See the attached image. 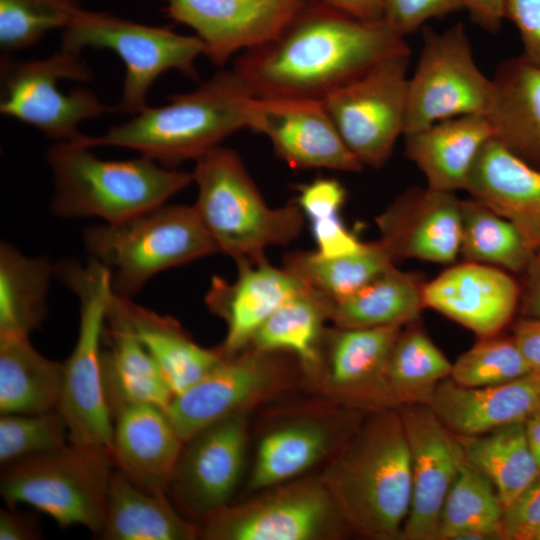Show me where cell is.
Here are the masks:
<instances>
[{
  "mask_svg": "<svg viewBox=\"0 0 540 540\" xmlns=\"http://www.w3.org/2000/svg\"><path fill=\"white\" fill-rule=\"evenodd\" d=\"M407 48L383 21H361L307 0L274 39L242 52L232 68L255 97L323 100Z\"/></svg>",
  "mask_w": 540,
  "mask_h": 540,
  "instance_id": "6da1fadb",
  "label": "cell"
},
{
  "mask_svg": "<svg viewBox=\"0 0 540 540\" xmlns=\"http://www.w3.org/2000/svg\"><path fill=\"white\" fill-rule=\"evenodd\" d=\"M319 479L350 531L371 540H398L412 494L408 443L398 408L366 413L327 461Z\"/></svg>",
  "mask_w": 540,
  "mask_h": 540,
  "instance_id": "7a4b0ae2",
  "label": "cell"
},
{
  "mask_svg": "<svg viewBox=\"0 0 540 540\" xmlns=\"http://www.w3.org/2000/svg\"><path fill=\"white\" fill-rule=\"evenodd\" d=\"M254 94L233 69L217 72L194 90L173 94L168 103L143 111L98 137L73 141L85 147L116 146L136 151L160 165L174 168L220 146L249 128Z\"/></svg>",
  "mask_w": 540,
  "mask_h": 540,
  "instance_id": "3957f363",
  "label": "cell"
},
{
  "mask_svg": "<svg viewBox=\"0 0 540 540\" xmlns=\"http://www.w3.org/2000/svg\"><path fill=\"white\" fill-rule=\"evenodd\" d=\"M89 147L56 142L46 152L54 192L51 213L60 218L96 217L115 224L166 204L192 181V173L139 156L104 160Z\"/></svg>",
  "mask_w": 540,
  "mask_h": 540,
  "instance_id": "277c9868",
  "label": "cell"
},
{
  "mask_svg": "<svg viewBox=\"0 0 540 540\" xmlns=\"http://www.w3.org/2000/svg\"><path fill=\"white\" fill-rule=\"evenodd\" d=\"M198 195L193 205L219 252L235 263L266 260L270 246H285L300 235L304 214L297 204L271 208L238 153L217 146L195 161Z\"/></svg>",
  "mask_w": 540,
  "mask_h": 540,
  "instance_id": "5b68a950",
  "label": "cell"
},
{
  "mask_svg": "<svg viewBox=\"0 0 540 540\" xmlns=\"http://www.w3.org/2000/svg\"><path fill=\"white\" fill-rule=\"evenodd\" d=\"M55 276L78 297L80 304L78 337L63 363L57 409L67 423L69 443L94 448L111 457L113 420L101 370L103 328L113 296L111 271L89 257L85 263H57Z\"/></svg>",
  "mask_w": 540,
  "mask_h": 540,
  "instance_id": "8992f818",
  "label": "cell"
},
{
  "mask_svg": "<svg viewBox=\"0 0 540 540\" xmlns=\"http://www.w3.org/2000/svg\"><path fill=\"white\" fill-rule=\"evenodd\" d=\"M89 257L111 271L113 293L130 298L156 274L219 252L193 205L163 204L131 219L83 229Z\"/></svg>",
  "mask_w": 540,
  "mask_h": 540,
  "instance_id": "52a82bcc",
  "label": "cell"
},
{
  "mask_svg": "<svg viewBox=\"0 0 540 540\" xmlns=\"http://www.w3.org/2000/svg\"><path fill=\"white\" fill-rule=\"evenodd\" d=\"M114 465L109 454L68 443L3 465L0 493L9 508L27 504L60 526L101 535Z\"/></svg>",
  "mask_w": 540,
  "mask_h": 540,
  "instance_id": "ba28073f",
  "label": "cell"
},
{
  "mask_svg": "<svg viewBox=\"0 0 540 540\" xmlns=\"http://www.w3.org/2000/svg\"><path fill=\"white\" fill-rule=\"evenodd\" d=\"M61 47L79 53L86 47L116 53L125 66L116 110L132 114L148 107L147 93L164 72L177 70L196 78L194 63L204 53L203 42L196 35H181L169 27L144 25L108 12L83 9L63 29Z\"/></svg>",
  "mask_w": 540,
  "mask_h": 540,
  "instance_id": "9c48e42d",
  "label": "cell"
},
{
  "mask_svg": "<svg viewBox=\"0 0 540 540\" xmlns=\"http://www.w3.org/2000/svg\"><path fill=\"white\" fill-rule=\"evenodd\" d=\"M0 111L34 126L56 142L75 141L83 134L79 124L111 109L89 89L78 88L64 93L60 80L88 81L90 67L81 53L60 47L43 59H1Z\"/></svg>",
  "mask_w": 540,
  "mask_h": 540,
  "instance_id": "30bf717a",
  "label": "cell"
},
{
  "mask_svg": "<svg viewBox=\"0 0 540 540\" xmlns=\"http://www.w3.org/2000/svg\"><path fill=\"white\" fill-rule=\"evenodd\" d=\"M422 35L419 61L408 80L403 135L458 116H486L493 82L477 66L465 26L457 23L441 33L423 26Z\"/></svg>",
  "mask_w": 540,
  "mask_h": 540,
  "instance_id": "8fae6325",
  "label": "cell"
},
{
  "mask_svg": "<svg viewBox=\"0 0 540 540\" xmlns=\"http://www.w3.org/2000/svg\"><path fill=\"white\" fill-rule=\"evenodd\" d=\"M409 58V48L392 54L323 99L344 143L363 166H383L403 134Z\"/></svg>",
  "mask_w": 540,
  "mask_h": 540,
  "instance_id": "7c38bea8",
  "label": "cell"
},
{
  "mask_svg": "<svg viewBox=\"0 0 540 540\" xmlns=\"http://www.w3.org/2000/svg\"><path fill=\"white\" fill-rule=\"evenodd\" d=\"M237 506L204 518L206 540H320L350 531L319 477L283 483Z\"/></svg>",
  "mask_w": 540,
  "mask_h": 540,
  "instance_id": "4fadbf2b",
  "label": "cell"
},
{
  "mask_svg": "<svg viewBox=\"0 0 540 540\" xmlns=\"http://www.w3.org/2000/svg\"><path fill=\"white\" fill-rule=\"evenodd\" d=\"M276 354L248 347L223 357L198 382L174 395L166 413L181 440L224 417L248 412L277 392L284 375Z\"/></svg>",
  "mask_w": 540,
  "mask_h": 540,
  "instance_id": "5bb4252c",
  "label": "cell"
},
{
  "mask_svg": "<svg viewBox=\"0 0 540 540\" xmlns=\"http://www.w3.org/2000/svg\"><path fill=\"white\" fill-rule=\"evenodd\" d=\"M402 327L327 329L322 364L313 381L338 406L364 413L397 408L387 368Z\"/></svg>",
  "mask_w": 540,
  "mask_h": 540,
  "instance_id": "9a60e30c",
  "label": "cell"
},
{
  "mask_svg": "<svg viewBox=\"0 0 540 540\" xmlns=\"http://www.w3.org/2000/svg\"><path fill=\"white\" fill-rule=\"evenodd\" d=\"M246 416L224 417L184 442L167 489L190 514L205 518L228 505L244 470Z\"/></svg>",
  "mask_w": 540,
  "mask_h": 540,
  "instance_id": "2e32d148",
  "label": "cell"
},
{
  "mask_svg": "<svg viewBox=\"0 0 540 540\" xmlns=\"http://www.w3.org/2000/svg\"><path fill=\"white\" fill-rule=\"evenodd\" d=\"M410 454L412 494L404 540H437L441 510L464 462L460 443L427 405L397 407Z\"/></svg>",
  "mask_w": 540,
  "mask_h": 540,
  "instance_id": "e0dca14e",
  "label": "cell"
},
{
  "mask_svg": "<svg viewBox=\"0 0 540 540\" xmlns=\"http://www.w3.org/2000/svg\"><path fill=\"white\" fill-rule=\"evenodd\" d=\"M265 135L294 169L358 172L364 167L344 143L323 100L255 97L249 128Z\"/></svg>",
  "mask_w": 540,
  "mask_h": 540,
  "instance_id": "ac0fdd59",
  "label": "cell"
},
{
  "mask_svg": "<svg viewBox=\"0 0 540 540\" xmlns=\"http://www.w3.org/2000/svg\"><path fill=\"white\" fill-rule=\"evenodd\" d=\"M164 11L196 33L204 55L223 66L237 52L274 39L307 0H162Z\"/></svg>",
  "mask_w": 540,
  "mask_h": 540,
  "instance_id": "d6986e66",
  "label": "cell"
},
{
  "mask_svg": "<svg viewBox=\"0 0 540 540\" xmlns=\"http://www.w3.org/2000/svg\"><path fill=\"white\" fill-rule=\"evenodd\" d=\"M376 225L394 262L448 264L460 254L461 200L455 192L410 188L376 217Z\"/></svg>",
  "mask_w": 540,
  "mask_h": 540,
  "instance_id": "ffe728a7",
  "label": "cell"
},
{
  "mask_svg": "<svg viewBox=\"0 0 540 540\" xmlns=\"http://www.w3.org/2000/svg\"><path fill=\"white\" fill-rule=\"evenodd\" d=\"M365 414L339 406L268 431L259 441L248 490H267L328 461L358 429Z\"/></svg>",
  "mask_w": 540,
  "mask_h": 540,
  "instance_id": "44dd1931",
  "label": "cell"
},
{
  "mask_svg": "<svg viewBox=\"0 0 540 540\" xmlns=\"http://www.w3.org/2000/svg\"><path fill=\"white\" fill-rule=\"evenodd\" d=\"M234 281L213 276L205 296L208 309L227 327L218 351L234 356L249 347L264 322L284 303L309 286L286 268L267 262H238Z\"/></svg>",
  "mask_w": 540,
  "mask_h": 540,
  "instance_id": "7402d4cb",
  "label": "cell"
},
{
  "mask_svg": "<svg viewBox=\"0 0 540 540\" xmlns=\"http://www.w3.org/2000/svg\"><path fill=\"white\" fill-rule=\"evenodd\" d=\"M423 299L425 308L486 338L498 335L509 323L520 288L503 269L465 261L425 283Z\"/></svg>",
  "mask_w": 540,
  "mask_h": 540,
  "instance_id": "603a6c76",
  "label": "cell"
},
{
  "mask_svg": "<svg viewBox=\"0 0 540 540\" xmlns=\"http://www.w3.org/2000/svg\"><path fill=\"white\" fill-rule=\"evenodd\" d=\"M430 407L459 436H477L525 422L540 407V373L481 387L462 386L447 377L438 384Z\"/></svg>",
  "mask_w": 540,
  "mask_h": 540,
  "instance_id": "cb8c5ba5",
  "label": "cell"
},
{
  "mask_svg": "<svg viewBox=\"0 0 540 540\" xmlns=\"http://www.w3.org/2000/svg\"><path fill=\"white\" fill-rule=\"evenodd\" d=\"M465 190L513 223L534 251L540 248V167L493 137L481 149Z\"/></svg>",
  "mask_w": 540,
  "mask_h": 540,
  "instance_id": "d4e9b609",
  "label": "cell"
},
{
  "mask_svg": "<svg viewBox=\"0 0 540 540\" xmlns=\"http://www.w3.org/2000/svg\"><path fill=\"white\" fill-rule=\"evenodd\" d=\"M183 444L166 411L160 407L132 405L113 418V463L145 490H167Z\"/></svg>",
  "mask_w": 540,
  "mask_h": 540,
  "instance_id": "484cf974",
  "label": "cell"
},
{
  "mask_svg": "<svg viewBox=\"0 0 540 540\" xmlns=\"http://www.w3.org/2000/svg\"><path fill=\"white\" fill-rule=\"evenodd\" d=\"M101 370L112 420L132 405L150 404L166 411L174 396L157 363L130 330L114 293L103 328Z\"/></svg>",
  "mask_w": 540,
  "mask_h": 540,
  "instance_id": "4316f807",
  "label": "cell"
},
{
  "mask_svg": "<svg viewBox=\"0 0 540 540\" xmlns=\"http://www.w3.org/2000/svg\"><path fill=\"white\" fill-rule=\"evenodd\" d=\"M405 136V154L424 174L427 187L465 190L483 146L494 137L485 115L471 114L436 122Z\"/></svg>",
  "mask_w": 540,
  "mask_h": 540,
  "instance_id": "83f0119b",
  "label": "cell"
},
{
  "mask_svg": "<svg viewBox=\"0 0 540 540\" xmlns=\"http://www.w3.org/2000/svg\"><path fill=\"white\" fill-rule=\"evenodd\" d=\"M492 82L486 117L494 137L527 163L540 167V66L522 55L505 60Z\"/></svg>",
  "mask_w": 540,
  "mask_h": 540,
  "instance_id": "f1b7e54d",
  "label": "cell"
},
{
  "mask_svg": "<svg viewBox=\"0 0 540 540\" xmlns=\"http://www.w3.org/2000/svg\"><path fill=\"white\" fill-rule=\"evenodd\" d=\"M133 334L160 368L173 395L194 385L223 358L217 348L198 345L174 318L115 295Z\"/></svg>",
  "mask_w": 540,
  "mask_h": 540,
  "instance_id": "f546056e",
  "label": "cell"
},
{
  "mask_svg": "<svg viewBox=\"0 0 540 540\" xmlns=\"http://www.w3.org/2000/svg\"><path fill=\"white\" fill-rule=\"evenodd\" d=\"M101 538L106 540H193L200 526L174 510L165 492L140 488L114 471Z\"/></svg>",
  "mask_w": 540,
  "mask_h": 540,
  "instance_id": "4dcf8cb0",
  "label": "cell"
},
{
  "mask_svg": "<svg viewBox=\"0 0 540 540\" xmlns=\"http://www.w3.org/2000/svg\"><path fill=\"white\" fill-rule=\"evenodd\" d=\"M332 300L308 287L277 309L258 329L249 347L265 353H290L307 377L319 373Z\"/></svg>",
  "mask_w": 540,
  "mask_h": 540,
  "instance_id": "1f68e13d",
  "label": "cell"
},
{
  "mask_svg": "<svg viewBox=\"0 0 540 540\" xmlns=\"http://www.w3.org/2000/svg\"><path fill=\"white\" fill-rule=\"evenodd\" d=\"M63 363L42 356L29 336H0V412L38 414L57 408Z\"/></svg>",
  "mask_w": 540,
  "mask_h": 540,
  "instance_id": "d6a6232c",
  "label": "cell"
},
{
  "mask_svg": "<svg viewBox=\"0 0 540 540\" xmlns=\"http://www.w3.org/2000/svg\"><path fill=\"white\" fill-rule=\"evenodd\" d=\"M424 284L394 265L352 296L333 302L330 321L340 328L405 326L418 320L425 308Z\"/></svg>",
  "mask_w": 540,
  "mask_h": 540,
  "instance_id": "836d02e7",
  "label": "cell"
},
{
  "mask_svg": "<svg viewBox=\"0 0 540 540\" xmlns=\"http://www.w3.org/2000/svg\"><path fill=\"white\" fill-rule=\"evenodd\" d=\"M55 267L47 256L28 257L1 242L0 336H29L41 325Z\"/></svg>",
  "mask_w": 540,
  "mask_h": 540,
  "instance_id": "e575fe53",
  "label": "cell"
},
{
  "mask_svg": "<svg viewBox=\"0 0 540 540\" xmlns=\"http://www.w3.org/2000/svg\"><path fill=\"white\" fill-rule=\"evenodd\" d=\"M456 437L464 461L490 480L504 509L540 474L528 445L525 422L509 424L477 436Z\"/></svg>",
  "mask_w": 540,
  "mask_h": 540,
  "instance_id": "d590c367",
  "label": "cell"
},
{
  "mask_svg": "<svg viewBox=\"0 0 540 540\" xmlns=\"http://www.w3.org/2000/svg\"><path fill=\"white\" fill-rule=\"evenodd\" d=\"M394 265L389 252L377 240L365 243L356 253L338 257H325L316 250L293 251L285 256L283 267L336 303L352 296Z\"/></svg>",
  "mask_w": 540,
  "mask_h": 540,
  "instance_id": "8d00e7d4",
  "label": "cell"
},
{
  "mask_svg": "<svg viewBox=\"0 0 540 540\" xmlns=\"http://www.w3.org/2000/svg\"><path fill=\"white\" fill-rule=\"evenodd\" d=\"M452 365L418 320L403 326L387 368L389 387L397 407L430 406L438 384L450 376Z\"/></svg>",
  "mask_w": 540,
  "mask_h": 540,
  "instance_id": "74e56055",
  "label": "cell"
},
{
  "mask_svg": "<svg viewBox=\"0 0 540 540\" xmlns=\"http://www.w3.org/2000/svg\"><path fill=\"white\" fill-rule=\"evenodd\" d=\"M534 252L509 220L477 199L461 200L460 254L465 261L517 273L526 270Z\"/></svg>",
  "mask_w": 540,
  "mask_h": 540,
  "instance_id": "f35d334b",
  "label": "cell"
},
{
  "mask_svg": "<svg viewBox=\"0 0 540 540\" xmlns=\"http://www.w3.org/2000/svg\"><path fill=\"white\" fill-rule=\"evenodd\" d=\"M503 512L490 480L464 461L444 501L437 540H456L473 530L495 532L505 539Z\"/></svg>",
  "mask_w": 540,
  "mask_h": 540,
  "instance_id": "ab89813d",
  "label": "cell"
},
{
  "mask_svg": "<svg viewBox=\"0 0 540 540\" xmlns=\"http://www.w3.org/2000/svg\"><path fill=\"white\" fill-rule=\"evenodd\" d=\"M80 0H0V47L4 55L28 48L54 29H65Z\"/></svg>",
  "mask_w": 540,
  "mask_h": 540,
  "instance_id": "60d3db41",
  "label": "cell"
},
{
  "mask_svg": "<svg viewBox=\"0 0 540 540\" xmlns=\"http://www.w3.org/2000/svg\"><path fill=\"white\" fill-rule=\"evenodd\" d=\"M498 335L480 338L452 365L449 377L462 386L481 387L510 382L532 372L513 337Z\"/></svg>",
  "mask_w": 540,
  "mask_h": 540,
  "instance_id": "b9f144b4",
  "label": "cell"
},
{
  "mask_svg": "<svg viewBox=\"0 0 540 540\" xmlns=\"http://www.w3.org/2000/svg\"><path fill=\"white\" fill-rule=\"evenodd\" d=\"M67 423L57 408L38 414H1L0 462L54 451L67 445Z\"/></svg>",
  "mask_w": 540,
  "mask_h": 540,
  "instance_id": "7bdbcfd3",
  "label": "cell"
},
{
  "mask_svg": "<svg viewBox=\"0 0 540 540\" xmlns=\"http://www.w3.org/2000/svg\"><path fill=\"white\" fill-rule=\"evenodd\" d=\"M464 9L462 0H383V22L404 38L432 18Z\"/></svg>",
  "mask_w": 540,
  "mask_h": 540,
  "instance_id": "ee69618b",
  "label": "cell"
},
{
  "mask_svg": "<svg viewBox=\"0 0 540 540\" xmlns=\"http://www.w3.org/2000/svg\"><path fill=\"white\" fill-rule=\"evenodd\" d=\"M507 540H530L540 527V474L503 512Z\"/></svg>",
  "mask_w": 540,
  "mask_h": 540,
  "instance_id": "f6af8a7d",
  "label": "cell"
},
{
  "mask_svg": "<svg viewBox=\"0 0 540 540\" xmlns=\"http://www.w3.org/2000/svg\"><path fill=\"white\" fill-rule=\"evenodd\" d=\"M346 199L344 186L334 178H318L301 185L295 204L309 221L339 214Z\"/></svg>",
  "mask_w": 540,
  "mask_h": 540,
  "instance_id": "bcb514c9",
  "label": "cell"
},
{
  "mask_svg": "<svg viewBox=\"0 0 540 540\" xmlns=\"http://www.w3.org/2000/svg\"><path fill=\"white\" fill-rule=\"evenodd\" d=\"M311 230L317 245L316 251L325 257H338L360 251L361 242L342 222L339 214L311 220Z\"/></svg>",
  "mask_w": 540,
  "mask_h": 540,
  "instance_id": "7dc6e473",
  "label": "cell"
},
{
  "mask_svg": "<svg viewBox=\"0 0 540 540\" xmlns=\"http://www.w3.org/2000/svg\"><path fill=\"white\" fill-rule=\"evenodd\" d=\"M505 19L520 33L522 56L540 66V0H505Z\"/></svg>",
  "mask_w": 540,
  "mask_h": 540,
  "instance_id": "c3c4849f",
  "label": "cell"
},
{
  "mask_svg": "<svg viewBox=\"0 0 540 540\" xmlns=\"http://www.w3.org/2000/svg\"><path fill=\"white\" fill-rule=\"evenodd\" d=\"M513 339L532 372L540 373V317L518 322Z\"/></svg>",
  "mask_w": 540,
  "mask_h": 540,
  "instance_id": "681fc988",
  "label": "cell"
},
{
  "mask_svg": "<svg viewBox=\"0 0 540 540\" xmlns=\"http://www.w3.org/2000/svg\"><path fill=\"white\" fill-rule=\"evenodd\" d=\"M41 538L40 529L36 520L28 515L9 510L0 512V539L1 540H33Z\"/></svg>",
  "mask_w": 540,
  "mask_h": 540,
  "instance_id": "f907efd6",
  "label": "cell"
},
{
  "mask_svg": "<svg viewBox=\"0 0 540 540\" xmlns=\"http://www.w3.org/2000/svg\"><path fill=\"white\" fill-rule=\"evenodd\" d=\"M470 19L486 31L495 33L505 19V0H462Z\"/></svg>",
  "mask_w": 540,
  "mask_h": 540,
  "instance_id": "816d5d0a",
  "label": "cell"
},
{
  "mask_svg": "<svg viewBox=\"0 0 540 540\" xmlns=\"http://www.w3.org/2000/svg\"><path fill=\"white\" fill-rule=\"evenodd\" d=\"M355 19L365 22L383 21V0H318Z\"/></svg>",
  "mask_w": 540,
  "mask_h": 540,
  "instance_id": "f5cc1de1",
  "label": "cell"
},
{
  "mask_svg": "<svg viewBox=\"0 0 540 540\" xmlns=\"http://www.w3.org/2000/svg\"><path fill=\"white\" fill-rule=\"evenodd\" d=\"M520 296L524 312L540 317V248L535 250L525 270L524 286Z\"/></svg>",
  "mask_w": 540,
  "mask_h": 540,
  "instance_id": "db71d44e",
  "label": "cell"
},
{
  "mask_svg": "<svg viewBox=\"0 0 540 540\" xmlns=\"http://www.w3.org/2000/svg\"><path fill=\"white\" fill-rule=\"evenodd\" d=\"M525 432L532 455L540 468V407L526 419Z\"/></svg>",
  "mask_w": 540,
  "mask_h": 540,
  "instance_id": "11a10c76",
  "label": "cell"
},
{
  "mask_svg": "<svg viewBox=\"0 0 540 540\" xmlns=\"http://www.w3.org/2000/svg\"><path fill=\"white\" fill-rule=\"evenodd\" d=\"M530 540H540V527L531 535Z\"/></svg>",
  "mask_w": 540,
  "mask_h": 540,
  "instance_id": "9f6ffc18",
  "label": "cell"
}]
</instances>
